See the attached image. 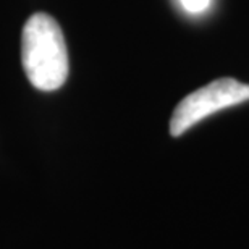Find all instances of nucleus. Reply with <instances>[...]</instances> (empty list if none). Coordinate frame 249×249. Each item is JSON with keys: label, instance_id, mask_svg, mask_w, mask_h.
Returning a JSON list of instances; mask_svg holds the SVG:
<instances>
[{"label": "nucleus", "instance_id": "7ed1b4c3", "mask_svg": "<svg viewBox=\"0 0 249 249\" xmlns=\"http://www.w3.org/2000/svg\"><path fill=\"white\" fill-rule=\"evenodd\" d=\"M211 2L212 0H180L181 7L185 8L188 13H193V15L206 12V10L211 7Z\"/></svg>", "mask_w": 249, "mask_h": 249}, {"label": "nucleus", "instance_id": "f03ea898", "mask_svg": "<svg viewBox=\"0 0 249 249\" xmlns=\"http://www.w3.org/2000/svg\"><path fill=\"white\" fill-rule=\"evenodd\" d=\"M246 101H249V84H243L233 78L215 79L178 104L170 120V134L181 136L204 118Z\"/></svg>", "mask_w": 249, "mask_h": 249}, {"label": "nucleus", "instance_id": "f257e3e1", "mask_svg": "<svg viewBox=\"0 0 249 249\" xmlns=\"http://www.w3.org/2000/svg\"><path fill=\"white\" fill-rule=\"evenodd\" d=\"M21 62L29 83L39 91H55L68 76V51L58 23L36 13L24 23Z\"/></svg>", "mask_w": 249, "mask_h": 249}]
</instances>
